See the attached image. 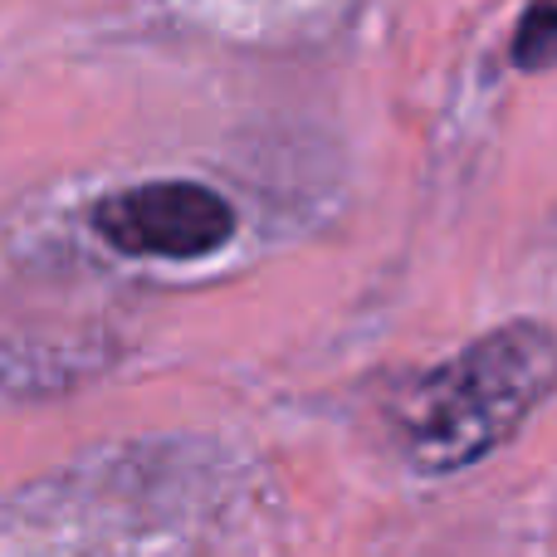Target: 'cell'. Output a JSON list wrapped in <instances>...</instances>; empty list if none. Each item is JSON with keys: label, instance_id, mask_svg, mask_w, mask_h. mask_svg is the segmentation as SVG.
Segmentation results:
<instances>
[{"label": "cell", "instance_id": "1", "mask_svg": "<svg viewBox=\"0 0 557 557\" xmlns=\"http://www.w3.org/2000/svg\"><path fill=\"white\" fill-rule=\"evenodd\" d=\"M553 386L557 337L543 323H504L396 396V441L421 474H455L499 450Z\"/></svg>", "mask_w": 557, "mask_h": 557}, {"label": "cell", "instance_id": "2", "mask_svg": "<svg viewBox=\"0 0 557 557\" xmlns=\"http://www.w3.org/2000/svg\"><path fill=\"white\" fill-rule=\"evenodd\" d=\"M94 231L123 255L152 260H201L231 245L235 211L225 196L196 182L127 186L94 206Z\"/></svg>", "mask_w": 557, "mask_h": 557}, {"label": "cell", "instance_id": "3", "mask_svg": "<svg viewBox=\"0 0 557 557\" xmlns=\"http://www.w3.org/2000/svg\"><path fill=\"white\" fill-rule=\"evenodd\" d=\"M513 64L519 69H553L557 64V5H533L519 20V35H513Z\"/></svg>", "mask_w": 557, "mask_h": 557}]
</instances>
